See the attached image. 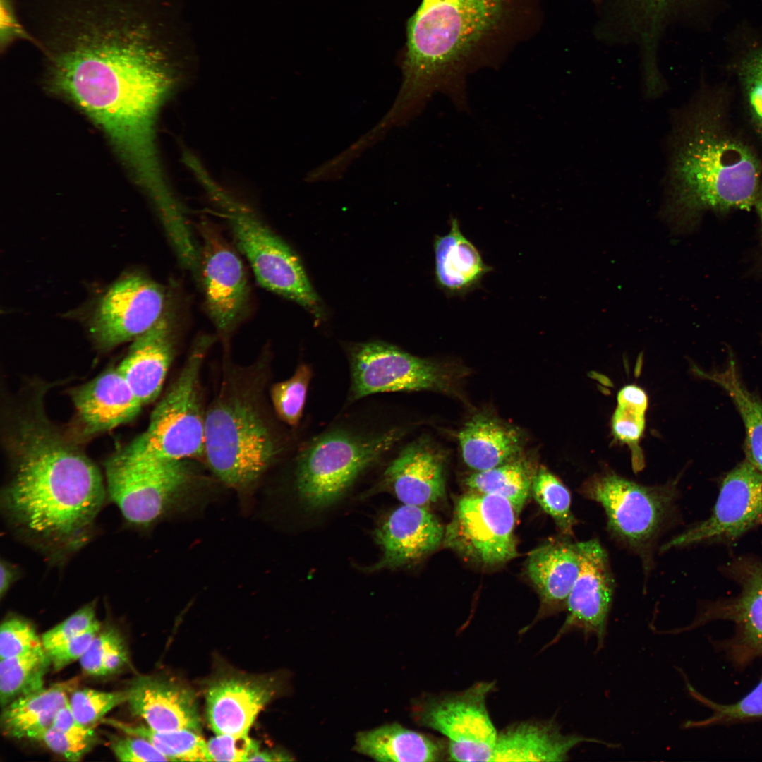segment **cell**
<instances>
[{"label":"cell","mask_w":762,"mask_h":762,"mask_svg":"<svg viewBox=\"0 0 762 762\" xmlns=\"http://www.w3.org/2000/svg\"><path fill=\"white\" fill-rule=\"evenodd\" d=\"M494 686L480 682L459 692L423 698L413 706L418 724L447 739V761H491L498 732L486 702Z\"/></svg>","instance_id":"cell-12"},{"label":"cell","mask_w":762,"mask_h":762,"mask_svg":"<svg viewBox=\"0 0 762 762\" xmlns=\"http://www.w3.org/2000/svg\"><path fill=\"white\" fill-rule=\"evenodd\" d=\"M444 535L442 524L425 507L402 504L386 514L375 531L382 555L372 569L416 563L443 543Z\"/></svg>","instance_id":"cell-21"},{"label":"cell","mask_w":762,"mask_h":762,"mask_svg":"<svg viewBox=\"0 0 762 762\" xmlns=\"http://www.w3.org/2000/svg\"><path fill=\"white\" fill-rule=\"evenodd\" d=\"M688 689L697 700L711 710V715L698 721H689L686 727H702L715 725L741 722L762 718V677L756 686L739 700L729 704L715 703L703 696L689 684Z\"/></svg>","instance_id":"cell-38"},{"label":"cell","mask_w":762,"mask_h":762,"mask_svg":"<svg viewBox=\"0 0 762 762\" xmlns=\"http://www.w3.org/2000/svg\"><path fill=\"white\" fill-rule=\"evenodd\" d=\"M14 0H0V50L6 51L14 42L23 40L33 44V39L24 25Z\"/></svg>","instance_id":"cell-48"},{"label":"cell","mask_w":762,"mask_h":762,"mask_svg":"<svg viewBox=\"0 0 762 762\" xmlns=\"http://www.w3.org/2000/svg\"><path fill=\"white\" fill-rule=\"evenodd\" d=\"M647 3L653 7L660 6L664 4L667 0H646ZM724 1V0H723Z\"/></svg>","instance_id":"cell-53"},{"label":"cell","mask_w":762,"mask_h":762,"mask_svg":"<svg viewBox=\"0 0 762 762\" xmlns=\"http://www.w3.org/2000/svg\"><path fill=\"white\" fill-rule=\"evenodd\" d=\"M100 626L97 621L87 631L46 651L54 670H60L72 662L80 660L99 631Z\"/></svg>","instance_id":"cell-47"},{"label":"cell","mask_w":762,"mask_h":762,"mask_svg":"<svg viewBox=\"0 0 762 762\" xmlns=\"http://www.w3.org/2000/svg\"><path fill=\"white\" fill-rule=\"evenodd\" d=\"M354 750L380 761L435 762L448 758L447 741L409 730L398 723L358 732Z\"/></svg>","instance_id":"cell-28"},{"label":"cell","mask_w":762,"mask_h":762,"mask_svg":"<svg viewBox=\"0 0 762 762\" xmlns=\"http://www.w3.org/2000/svg\"><path fill=\"white\" fill-rule=\"evenodd\" d=\"M282 682L271 675L236 672L214 677L205 692L206 713L216 733L247 734L259 712L278 694Z\"/></svg>","instance_id":"cell-19"},{"label":"cell","mask_w":762,"mask_h":762,"mask_svg":"<svg viewBox=\"0 0 762 762\" xmlns=\"http://www.w3.org/2000/svg\"><path fill=\"white\" fill-rule=\"evenodd\" d=\"M130 711L158 732L190 730L201 733L195 691L174 679L142 676L128 689Z\"/></svg>","instance_id":"cell-22"},{"label":"cell","mask_w":762,"mask_h":762,"mask_svg":"<svg viewBox=\"0 0 762 762\" xmlns=\"http://www.w3.org/2000/svg\"><path fill=\"white\" fill-rule=\"evenodd\" d=\"M212 761H248L259 744L247 734H219L207 742Z\"/></svg>","instance_id":"cell-41"},{"label":"cell","mask_w":762,"mask_h":762,"mask_svg":"<svg viewBox=\"0 0 762 762\" xmlns=\"http://www.w3.org/2000/svg\"><path fill=\"white\" fill-rule=\"evenodd\" d=\"M533 475L525 461L512 459L494 468L473 473L466 478L465 484L473 492L506 499L518 514L528 497Z\"/></svg>","instance_id":"cell-33"},{"label":"cell","mask_w":762,"mask_h":762,"mask_svg":"<svg viewBox=\"0 0 762 762\" xmlns=\"http://www.w3.org/2000/svg\"><path fill=\"white\" fill-rule=\"evenodd\" d=\"M71 397L83 433L88 435L129 422L143 406L117 367L75 388Z\"/></svg>","instance_id":"cell-23"},{"label":"cell","mask_w":762,"mask_h":762,"mask_svg":"<svg viewBox=\"0 0 762 762\" xmlns=\"http://www.w3.org/2000/svg\"><path fill=\"white\" fill-rule=\"evenodd\" d=\"M755 205L762 225V187H760Z\"/></svg>","instance_id":"cell-52"},{"label":"cell","mask_w":762,"mask_h":762,"mask_svg":"<svg viewBox=\"0 0 762 762\" xmlns=\"http://www.w3.org/2000/svg\"><path fill=\"white\" fill-rule=\"evenodd\" d=\"M677 483L647 486L606 469L585 480L579 492L603 507L610 535L640 557L647 572L658 540L674 516Z\"/></svg>","instance_id":"cell-7"},{"label":"cell","mask_w":762,"mask_h":762,"mask_svg":"<svg viewBox=\"0 0 762 762\" xmlns=\"http://www.w3.org/2000/svg\"><path fill=\"white\" fill-rule=\"evenodd\" d=\"M344 351L349 382L343 409L377 394L446 392L451 385L439 363L384 341L349 342Z\"/></svg>","instance_id":"cell-11"},{"label":"cell","mask_w":762,"mask_h":762,"mask_svg":"<svg viewBox=\"0 0 762 762\" xmlns=\"http://www.w3.org/2000/svg\"><path fill=\"white\" fill-rule=\"evenodd\" d=\"M662 214L675 230L703 212L750 209L760 189V168L742 143L717 132L700 112L681 114L670 136Z\"/></svg>","instance_id":"cell-4"},{"label":"cell","mask_w":762,"mask_h":762,"mask_svg":"<svg viewBox=\"0 0 762 762\" xmlns=\"http://www.w3.org/2000/svg\"><path fill=\"white\" fill-rule=\"evenodd\" d=\"M531 490L538 504L552 517L562 535L572 537L577 521L571 510V495L567 487L541 466L534 473Z\"/></svg>","instance_id":"cell-37"},{"label":"cell","mask_w":762,"mask_h":762,"mask_svg":"<svg viewBox=\"0 0 762 762\" xmlns=\"http://www.w3.org/2000/svg\"><path fill=\"white\" fill-rule=\"evenodd\" d=\"M102 722L128 735L149 741L169 761H212L207 742L201 734L190 730L158 732L147 725H136L116 719H102Z\"/></svg>","instance_id":"cell-34"},{"label":"cell","mask_w":762,"mask_h":762,"mask_svg":"<svg viewBox=\"0 0 762 762\" xmlns=\"http://www.w3.org/2000/svg\"><path fill=\"white\" fill-rule=\"evenodd\" d=\"M78 678L52 684L20 696L3 708L1 727L4 735L30 738L50 727L58 710L68 701V695L77 687Z\"/></svg>","instance_id":"cell-30"},{"label":"cell","mask_w":762,"mask_h":762,"mask_svg":"<svg viewBox=\"0 0 762 762\" xmlns=\"http://www.w3.org/2000/svg\"><path fill=\"white\" fill-rule=\"evenodd\" d=\"M445 458L426 435L406 440L385 464L378 486L401 504L426 507L445 492Z\"/></svg>","instance_id":"cell-20"},{"label":"cell","mask_w":762,"mask_h":762,"mask_svg":"<svg viewBox=\"0 0 762 762\" xmlns=\"http://www.w3.org/2000/svg\"><path fill=\"white\" fill-rule=\"evenodd\" d=\"M358 404L342 408L294 449V485L311 509L332 504L365 472L387 463L414 428L401 407Z\"/></svg>","instance_id":"cell-5"},{"label":"cell","mask_w":762,"mask_h":762,"mask_svg":"<svg viewBox=\"0 0 762 762\" xmlns=\"http://www.w3.org/2000/svg\"><path fill=\"white\" fill-rule=\"evenodd\" d=\"M165 302L164 289L150 277H123L99 300L90 325L92 337L103 349L133 341L162 317Z\"/></svg>","instance_id":"cell-14"},{"label":"cell","mask_w":762,"mask_h":762,"mask_svg":"<svg viewBox=\"0 0 762 762\" xmlns=\"http://www.w3.org/2000/svg\"><path fill=\"white\" fill-rule=\"evenodd\" d=\"M293 760L288 754L277 750L260 751L249 757L248 761H284Z\"/></svg>","instance_id":"cell-51"},{"label":"cell","mask_w":762,"mask_h":762,"mask_svg":"<svg viewBox=\"0 0 762 762\" xmlns=\"http://www.w3.org/2000/svg\"><path fill=\"white\" fill-rule=\"evenodd\" d=\"M751 116L762 133V25L742 23L726 38Z\"/></svg>","instance_id":"cell-32"},{"label":"cell","mask_w":762,"mask_h":762,"mask_svg":"<svg viewBox=\"0 0 762 762\" xmlns=\"http://www.w3.org/2000/svg\"><path fill=\"white\" fill-rule=\"evenodd\" d=\"M174 352V323L164 313L150 329L133 340L117 366L143 406L159 394Z\"/></svg>","instance_id":"cell-24"},{"label":"cell","mask_w":762,"mask_h":762,"mask_svg":"<svg viewBox=\"0 0 762 762\" xmlns=\"http://www.w3.org/2000/svg\"><path fill=\"white\" fill-rule=\"evenodd\" d=\"M238 377L224 379L206 410L204 456L221 481L243 489L290 450L291 442L264 407L260 387Z\"/></svg>","instance_id":"cell-6"},{"label":"cell","mask_w":762,"mask_h":762,"mask_svg":"<svg viewBox=\"0 0 762 762\" xmlns=\"http://www.w3.org/2000/svg\"><path fill=\"white\" fill-rule=\"evenodd\" d=\"M646 409L617 401L612 418V428L615 438L630 446L636 445L644 430Z\"/></svg>","instance_id":"cell-43"},{"label":"cell","mask_w":762,"mask_h":762,"mask_svg":"<svg viewBox=\"0 0 762 762\" xmlns=\"http://www.w3.org/2000/svg\"><path fill=\"white\" fill-rule=\"evenodd\" d=\"M516 512L500 496L477 492L456 502L445 529L443 544L466 560L492 567L518 555L514 536Z\"/></svg>","instance_id":"cell-13"},{"label":"cell","mask_w":762,"mask_h":762,"mask_svg":"<svg viewBox=\"0 0 762 762\" xmlns=\"http://www.w3.org/2000/svg\"><path fill=\"white\" fill-rule=\"evenodd\" d=\"M30 739L40 741L54 752L71 761H78L92 746V738L69 734L52 727L35 733Z\"/></svg>","instance_id":"cell-45"},{"label":"cell","mask_w":762,"mask_h":762,"mask_svg":"<svg viewBox=\"0 0 762 762\" xmlns=\"http://www.w3.org/2000/svg\"><path fill=\"white\" fill-rule=\"evenodd\" d=\"M128 689L123 691H102L92 689H75L69 698V706L80 724L90 727L102 720L115 707L127 702Z\"/></svg>","instance_id":"cell-39"},{"label":"cell","mask_w":762,"mask_h":762,"mask_svg":"<svg viewBox=\"0 0 762 762\" xmlns=\"http://www.w3.org/2000/svg\"><path fill=\"white\" fill-rule=\"evenodd\" d=\"M458 439L464 462L476 471L514 459L521 448L518 430L482 415L466 423Z\"/></svg>","instance_id":"cell-29"},{"label":"cell","mask_w":762,"mask_h":762,"mask_svg":"<svg viewBox=\"0 0 762 762\" xmlns=\"http://www.w3.org/2000/svg\"><path fill=\"white\" fill-rule=\"evenodd\" d=\"M51 87L105 132L154 205L174 199L155 145V121L172 81L164 54H62L44 60Z\"/></svg>","instance_id":"cell-2"},{"label":"cell","mask_w":762,"mask_h":762,"mask_svg":"<svg viewBox=\"0 0 762 762\" xmlns=\"http://www.w3.org/2000/svg\"><path fill=\"white\" fill-rule=\"evenodd\" d=\"M224 212L235 243L263 288L321 318L320 300L291 247L250 209L204 181Z\"/></svg>","instance_id":"cell-8"},{"label":"cell","mask_w":762,"mask_h":762,"mask_svg":"<svg viewBox=\"0 0 762 762\" xmlns=\"http://www.w3.org/2000/svg\"><path fill=\"white\" fill-rule=\"evenodd\" d=\"M314 370L307 361L298 362L293 375L270 389L272 404L278 419L291 430L298 429L303 417Z\"/></svg>","instance_id":"cell-36"},{"label":"cell","mask_w":762,"mask_h":762,"mask_svg":"<svg viewBox=\"0 0 762 762\" xmlns=\"http://www.w3.org/2000/svg\"><path fill=\"white\" fill-rule=\"evenodd\" d=\"M108 494L131 523L148 525L175 502L189 485L186 460H168L147 452L136 439L105 463Z\"/></svg>","instance_id":"cell-9"},{"label":"cell","mask_w":762,"mask_h":762,"mask_svg":"<svg viewBox=\"0 0 762 762\" xmlns=\"http://www.w3.org/2000/svg\"><path fill=\"white\" fill-rule=\"evenodd\" d=\"M17 576V572L11 564L1 561L0 565V595L1 598L8 592Z\"/></svg>","instance_id":"cell-50"},{"label":"cell","mask_w":762,"mask_h":762,"mask_svg":"<svg viewBox=\"0 0 762 762\" xmlns=\"http://www.w3.org/2000/svg\"><path fill=\"white\" fill-rule=\"evenodd\" d=\"M563 536L533 550L526 573L540 598L538 617L566 610L568 597L580 569L577 543Z\"/></svg>","instance_id":"cell-25"},{"label":"cell","mask_w":762,"mask_h":762,"mask_svg":"<svg viewBox=\"0 0 762 762\" xmlns=\"http://www.w3.org/2000/svg\"><path fill=\"white\" fill-rule=\"evenodd\" d=\"M762 523V472L745 459L727 473L710 516L664 543L661 552L706 542H732Z\"/></svg>","instance_id":"cell-16"},{"label":"cell","mask_w":762,"mask_h":762,"mask_svg":"<svg viewBox=\"0 0 762 762\" xmlns=\"http://www.w3.org/2000/svg\"><path fill=\"white\" fill-rule=\"evenodd\" d=\"M0 660L2 708L16 698L44 687V677L51 665L44 648Z\"/></svg>","instance_id":"cell-35"},{"label":"cell","mask_w":762,"mask_h":762,"mask_svg":"<svg viewBox=\"0 0 762 762\" xmlns=\"http://www.w3.org/2000/svg\"><path fill=\"white\" fill-rule=\"evenodd\" d=\"M123 645V637L115 629L99 631L80 659L82 668L89 675H103V665L108 656Z\"/></svg>","instance_id":"cell-44"},{"label":"cell","mask_w":762,"mask_h":762,"mask_svg":"<svg viewBox=\"0 0 762 762\" xmlns=\"http://www.w3.org/2000/svg\"><path fill=\"white\" fill-rule=\"evenodd\" d=\"M507 0H423L407 25L403 80L387 118L402 123L435 93L468 109L466 75L479 44L500 26Z\"/></svg>","instance_id":"cell-3"},{"label":"cell","mask_w":762,"mask_h":762,"mask_svg":"<svg viewBox=\"0 0 762 762\" xmlns=\"http://www.w3.org/2000/svg\"><path fill=\"white\" fill-rule=\"evenodd\" d=\"M110 747L117 759L125 762L167 761L168 758L147 739L126 734L112 736Z\"/></svg>","instance_id":"cell-46"},{"label":"cell","mask_w":762,"mask_h":762,"mask_svg":"<svg viewBox=\"0 0 762 762\" xmlns=\"http://www.w3.org/2000/svg\"><path fill=\"white\" fill-rule=\"evenodd\" d=\"M198 341L175 380L157 404L147 430L136 437L152 456L186 460L204 456L205 414L200 372L209 346Z\"/></svg>","instance_id":"cell-10"},{"label":"cell","mask_w":762,"mask_h":762,"mask_svg":"<svg viewBox=\"0 0 762 762\" xmlns=\"http://www.w3.org/2000/svg\"><path fill=\"white\" fill-rule=\"evenodd\" d=\"M580 569L567 603V617L547 646L568 633L580 631L586 639L594 635L597 650L605 642L615 581L608 555L596 538L578 542Z\"/></svg>","instance_id":"cell-18"},{"label":"cell","mask_w":762,"mask_h":762,"mask_svg":"<svg viewBox=\"0 0 762 762\" xmlns=\"http://www.w3.org/2000/svg\"><path fill=\"white\" fill-rule=\"evenodd\" d=\"M41 648H44L41 637L26 620L11 617L1 623L0 660L20 655Z\"/></svg>","instance_id":"cell-40"},{"label":"cell","mask_w":762,"mask_h":762,"mask_svg":"<svg viewBox=\"0 0 762 762\" xmlns=\"http://www.w3.org/2000/svg\"><path fill=\"white\" fill-rule=\"evenodd\" d=\"M41 400L16 416L8 435L12 476L6 508L20 528L56 550L85 542L104 497L95 464L47 419Z\"/></svg>","instance_id":"cell-1"},{"label":"cell","mask_w":762,"mask_h":762,"mask_svg":"<svg viewBox=\"0 0 762 762\" xmlns=\"http://www.w3.org/2000/svg\"><path fill=\"white\" fill-rule=\"evenodd\" d=\"M97 621L94 605H87L44 632L41 636L42 646L45 651L49 650L87 631Z\"/></svg>","instance_id":"cell-42"},{"label":"cell","mask_w":762,"mask_h":762,"mask_svg":"<svg viewBox=\"0 0 762 762\" xmlns=\"http://www.w3.org/2000/svg\"><path fill=\"white\" fill-rule=\"evenodd\" d=\"M583 742L615 744L579 734H564L553 721L521 722L498 732L491 761H564Z\"/></svg>","instance_id":"cell-26"},{"label":"cell","mask_w":762,"mask_h":762,"mask_svg":"<svg viewBox=\"0 0 762 762\" xmlns=\"http://www.w3.org/2000/svg\"><path fill=\"white\" fill-rule=\"evenodd\" d=\"M51 727L61 732L85 738H92L94 735L90 727L80 724L75 719L70 708L69 701L58 710Z\"/></svg>","instance_id":"cell-49"},{"label":"cell","mask_w":762,"mask_h":762,"mask_svg":"<svg viewBox=\"0 0 762 762\" xmlns=\"http://www.w3.org/2000/svg\"><path fill=\"white\" fill-rule=\"evenodd\" d=\"M199 227L198 277L202 280L205 303L210 318L225 337L241 321L246 310L249 287L243 263L212 226Z\"/></svg>","instance_id":"cell-17"},{"label":"cell","mask_w":762,"mask_h":762,"mask_svg":"<svg viewBox=\"0 0 762 762\" xmlns=\"http://www.w3.org/2000/svg\"><path fill=\"white\" fill-rule=\"evenodd\" d=\"M449 226L447 234L434 238L435 279L447 296L462 298L479 289L493 267L463 234L457 218L451 216Z\"/></svg>","instance_id":"cell-27"},{"label":"cell","mask_w":762,"mask_h":762,"mask_svg":"<svg viewBox=\"0 0 762 762\" xmlns=\"http://www.w3.org/2000/svg\"><path fill=\"white\" fill-rule=\"evenodd\" d=\"M700 377L724 389L737 409L746 433V459L762 472V401L744 384L734 356L730 353L722 369L704 371L694 367Z\"/></svg>","instance_id":"cell-31"},{"label":"cell","mask_w":762,"mask_h":762,"mask_svg":"<svg viewBox=\"0 0 762 762\" xmlns=\"http://www.w3.org/2000/svg\"><path fill=\"white\" fill-rule=\"evenodd\" d=\"M740 587L732 598L705 605L693 622L670 633H680L713 621H729L735 633L727 651L734 663L742 666L762 658V562L743 557L730 562L725 570Z\"/></svg>","instance_id":"cell-15"}]
</instances>
